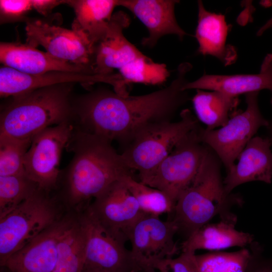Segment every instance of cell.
<instances>
[{
	"label": "cell",
	"instance_id": "6da1fadb",
	"mask_svg": "<svg viewBox=\"0 0 272 272\" xmlns=\"http://www.w3.org/2000/svg\"><path fill=\"white\" fill-rule=\"evenodd\" d=\"M191 63H180L174 79L166 87L139 96H122L100 88L82 97L73 106L77 128L122 146L138 131L150 124L172 121L177 111L191 98L183 87Z\"/></svg>",
	"mask_w": 272,
	"mask_h": 272
},
{
	"label": "cell",
	"instance_id": "7a4b0ae2",
	"mask_svg": "<svg viewBox=\"0 0 272 272\" xmlns=\"http://www.w3.org/2000/svg\"><path fill=\"white\" fill-rule=\"evenodd\" d=\"M66 148L74 153L61 172V198L69 208L80 213L114 182L132 171L125 165L112 142L75 127Z\"/></svg>",
	"mask_w": 272,
	"mask_h": 272
},
{
	"label": "cell",
	"instance_id": "3957f363",
	"mask_svg": "<svg viewBox=\"0 0 272 272\" xmlns=\"http://www.w3.org/2000/svg\"><path fill=\"white\" fill-rule=\"evenodd\" d=\"M222 164L209 148L195 177L175 203L172 220L185 239L217 215L221 219L236 217L231 209L241 205L242 199L237 194L226 191Z\"/></svg>",
	"mask_w": 272,
	"mask_h": 272
},
{
	"label": "cell",
	"instance_id": "277c9868",
	"mask_svg": "<svg viewBox=\"0 0 272 272\" xmlns=\"http://www.w3.org/2000/svg\"><path fill=\"white\" fill-rule=\"evenodd\" d=\"M67 84L40 88L13 97L0 115V134L33 139L43 130L73 121Z\"/></svg>",
	"mask_w": 272,
	"mask_h": 272
},
{
	"label": "cell",
	"instance_id": "5b68a950",
	"mask_svg": "<svg viewBox=\"0 0 272 272\" xmlns=\"http://www.w3.org/2000/svg\"><path fill=\"white\" fill-rule=\"evenodd\" d=\"M180 117L175 122L163 121L147 125L121 146L119 153L124 162L132 171L138 172L139 179L152 171L184 137L199 124L189 109H182Z\"/></svg>",
	"mask_w": 272,
	"mask_h": 272
},
{
	"label": "cell",
	"instance_id": "8992f818",
	"mask_svg": "<svg viewBox=\"0 0 272 272\" xmlns=\"http://www.w3.org/2000/svg\"><path fill=\"white\" fill-rule=\"evenodd\" d=\"M62 216L58 201L38 189L0 218V265Z\"/></svg>",
	"mask_w": 272,
	"mask_h": 272
},
{
	"label": "cell",
	"instance_id": "52a82bcc",
	"mask_svg": "<svg viewBox=\"0 0 272 272\" xmlns=\"http://www.w3.org/2000/svg\"><path fill=\"white\" fill-rule=\"evenodd\" d=\"M200 126L188 132L152 171L140 179L165 193L175 205L195 177L209 148L200 140Z\"/></svg>",
	"mask_w": 272,
	"mask_h": 272
},
{
	"label": "cell",
	"instance_id": "ba28073f",
	"mask_svg": "<svg viewBox=\"0 0 272 272\" xmlns=\"http://www.w3.org/2000/svg\"><path fill=\"white\" fill-rule=\"evenodd\" d=\"M258 94V92L245 94L246 109L236 111L223 126L212 130L199 127L200 140L216 154L226 171L258 129L268 125L259 108Z\"/></svg>",
	"mask_w": 272,
	"mask_h": 272
},
{
	"label": "cell",
	"instance_id": "9c48e42d",
	"mask_svg": "<svg viewBox=\"0 0 272 272\" xmlns=\"http://www.w3.org/2000/svg\"><path fill=\"white\" fill-rule=\"evenodd\" d=\"M74 128L73 121L66 122L48 127L33 138L24 166L26 175L39 189L50 193L57 188L61 153L68 145Z\"/></svg>",
	"mask_w": 272,
	"mask_h": 272
},
{
	"label": "cell",
	"instance_id": "30bf717a",
	"mask_svg": "<svg viewBox=\"0 0 272 272\" xmlns=\"http://www.w3.org/2000/svg\"><path fill=\"white\" fill-rule=\"evenodd\" d=\"M78 215L85 236L83 269L100 272H142L143 268L135 260L130 250L101 226L88 207Z\"/></svg>",
	"mask_w": 272,
	"mask_h": 272
},
{
	"label": "cell",
	"instance_id": "8fae6325",
	"mask_svg": "<svg viewBox=\"0 0 272 272\" xmlns=\"http://www.w3.org/2000/svg\"><path fill=\"white\" fill-rule=\"evenodd\" d=\"M28 44L43 47L53 56L90 69L93 74L96 46L81 32L40 19L26 21Z\"/></svg>",
	"mask_w": 272,
	"mask_h": 272
},
{
	"label": "cell",
	"instance_id": "7c38bea8",
	"mask_svg": "<svg viewBox=\"0 0 272 272\" xmlns=\"http://www.w3.org/2000/svg\"><path fill=\"white\" fill-rule=\"evenodd\" d=\"M88 207L101 226L123 244L129 241L135 224L146 215L122 178L111 184Z\"/></svg>",
	"mask_w": 272,
	"mask_h": 272
},
{
	"label": "cell",
	"instance_id": "4fadbf2b",
	"mask_svg": "<svg viewBox=\"0 0 272 272\" xmlns=\"http://www.w3.org/2000/svg\"><path fill=\"white\" fill-rule=\"evenodd\" d=\"M177 233L178 228L172 220L164 221L146 214L138 221L129 235L130 250L143 270L178 253L180 248L174 240Z\"/></svg>",
	"mask_w": 272,
	"mask_h": 272
},
{
	"label": "cell",
	"instance_id": "5bb4252c",
	"mask_svg": "<svg viewBox=\"0 0 272 272\" xmlns=\"http://www.w3.org/2000/svg\"><path fill=\"white\" fill-rule=\"evenodd\" d=\"M76 214L70 213L62 215L32 241L10 256L3 266L11 272H54L59 241Z\"/></svg>",
	"mask_w": 272,
	"mask_h": 272
},
{
	"label": "cell",
	"instance_id": "9a60e30c",
	"mask_svg": "<svg viewBox=\"0 0 272 272\" xmlns=\"http://www.w3.org/2000/svg\"><path fill=\"white\" fill-rule=\"evenodd\" d=\"M129 24L124 12L113 14L106 35L96 46L93 74H112L145 55L124 35L123 30Z\"/></svg>",
	"mask_w": 272,
	"mask_h": 272
},
{
	"label": "cell",
	"instance_id": "2e32d148",
	"mask_svg": "<svg viewBox=\"0 0 272 272\" xmlns=\"http://www.w3.org/2000/svg\"><path fill=\"white\" fill-rule=\"evenodd\" d=\"M175 0H118V6L132 13L146 26L149 35L142 44L154 47L166 35H175L182 40L188 34L178 25L174 14Z\"/></svg>",
	"mask_w": 272,
	"mask_h": 272
},
{
	"label": "cell",
	"instance_id": "e0dca14e",
	"mask_svg": "<svg viewBox=\"0 0 272 272\" xmlns=\"http://www.w3.org/2000/svg\"><path fill=\"white\" fill-rule=\"evenodd\" d=\"M271 143L269 138L254 137L239 154L238 162L228 171L224 179L228 193L236 187L251 181L270 183L272 179Z\"/></svg>",
	"mask_w": 272,
	"mask_h": 272
},
{
	"label": "cell",
	"instance_id": "ac0fdd59",
	"mask_svg": "<svg viewBox=\"0 0 272 272\" xmlns=\"http://www.w3.org/2000/svg\"><path fill=\"white\" fill-rule=\"evenodd\" d=\"M0 60L4 66L29 75L52 72L93 74L92 71L87 67L59 59L27 43L1 42Z\"/></svg>",
	"mask_w": 272,
	"mask_h": 272
},
{
	"label": "cell",
	"instance_id": "d6986e66",
	"mask_svg": "<svg viewBox=\"0 0 272 272\" xmlns=\"http://www.w3.org/2000/svg\"><path fill=\"white\" fill-rule=\"evenodd\" d=\"M183 89L218 91L234 97L251 92H259L263 89L272 92V54H268L265 57L258 74H205L194 81L187 82Z\"/></svg>",
	"mask_w": 272,
	"mask_h": 272
},
{
	"label": "cell",
	"instance_id": "ffe728a7",
	"mask_svg": "<svg viewBox=\"0 0 272 272\" xmlns=\"http://www.w3.org/2000/svg\"><path fill=\"white\" fill-rule=\"evenodd\" d=\"M100 82V76L96 74L52 72L33 75L3 66L0 69V96L13 97L62 84L81 83L92 85Z\"/></svg>",
	"mask_w": 272,
	"mask_h": 272
},
{
	"label": "cell",
	"instance_id": "44dd1931",
	"mask_svg": "<svg viewBox=\"0 0 272 272\" xmlns=\"http://www.w3.org/2000/svg\"><path fill=\"white\" fill-rule=\"evenodd\" d=\"M198 20L195 38L198 43L197 52L211 55L219 59L224 65L233 63L237 58L235 48L226 43L231 26L225 17L208 11L202 1H197Z\"/></svg>",
	"mask_w": 272,
	"mask_h": 272
},
{
	"label": "cell",
	"instance_id": "7402d4cb",
	"mask_svg": "<svg viewBox=\"0 0 272 272\" xmlns=\"http://www.w3.org/2000/svg\"><path fill=\"white\" fill-rule=\"evenodd\" d=\"M237 221V217L221 219L218 223L203 225L185 239L181 244V250L195 253L198 250L219 251L249 246L254 241V237L249 233L236 229Z\"/></svg>",
	"mask_w": 272,
	"mask_h": 272
},
{
	"label": "cell",
	"instance_id": "603a6c76",
	"mask_svg": "<svg viewBox=\"0 0 272 272\" xmlns=\"http://www.w3.org/2000/svg\"><path fill=\"white\" fill-rule=\"evenodd\" d=\"M118 0H70L76 18L72 29L83 33L95 46L105 36Z\"/></svg>",
	"mask_w": 272,
	"mask_h": 272
},
{
	"label": "cell",
	"instance_id": "cb8c5ba5",
	"mask_svg": "<svg viewBox=\"0 0 272 272\" xmlns=\"http://www.w3.org/2000/svg\"><path fill=\"white\" fill-rule=\"evenodd\" d=\"M191 100L197 118L209 130L225 125L236 112L239 104L238 97L218 91L200 89L196 90Z\"/></svg>",
	"mask_w": 272,
	"mask_h": 272
},
{
	"label": "cell",
	"instance_id": "d4e9b609",
	"mask_svg": "<svg viewBox=\"0 0 272 272\" xmlns=\"http://www.w3.org/2000/svg\"><path fill=\"white\" fill-rule=\"evenodd\" d=\"M117 84L114 91L128 95L127 87L131 84L157 85L164 83L170 73L164 63L155 62L145 55L115 72Z\"/></svg>",
	"mask_w": 272,
	"mask_h": 272
},
{
	"label": "cell",
	"instance_id": "484cf974",
	"mask_svg": "<svg viewBox=\"0 0 272 272\" xmlns=\"http://www.w3.org/2000/svg\"><path fill=\"white\" fill-rule=\"evenodd\" d=\"M85 256V236L77 213L59 241L54 272H82Z\"/></svg>",
	"mask_w": 272,
	"mask_h": 272
},
{
	"label": "cell",
	"instance_id": "4316f807",
	"mask_svg": "<svg viewBox=\"0 0 272 272\" xmlns=\"http://www.w3.org/2000/svg\"><path fill=\"white\" fill-rule=\"evenodd\" d=\"M122 180L146 214L159 217L173 212L175 204L162 191L135 180L133 175L125 176Z\"/></svg>",
	"mask_w": 272,
	"mask_h": 272
},
{
	"label": "cell",
	"instance_id": "83f0119b",
	"mask_svg": "<svg viewBox=\"0 0 272 272\" xmlns=\"http://www.w3.org/2000/svg\"><path fill=\"white\" fill-rule=\"evenodd\" d=\"M38 186L26 174L0 176V218L33 195Z\"/></svg>",
	"mask_w": 272,
	"mask_h": 272
},
{
	"label": "cell",
	"instance_id": "f1b7e54d",
	"mask_svg": "<svg viewBox=\"0 0 272 272\" xmlns=\"http://www.w3.org/2000/svg\"><path fill=\"white\" fill-rule=\"evenodd\" d=\"M251 252L249 248L233 252L212 251L196 254L199 272H244Z\"/></svg>",
	"mask_w": 272,
	"mask_h": 272
},
{
	"label": "cell",
	"instance_id": "f546056e",
	"mask_svg": "<svg viewBox=\"0 0 272 272\" xmlns=\"http://www.w3.org/2000/svg\"><path fill=\"white\" fill-rule=\"evenodd\" d=\"M32 139L0 134V176L26 174L24 159Z\"/></svg>",
	"mask_w": 272,
	"mask_h": 272
},
{
	"label": "cell",
	"instance_id": "4dcf8cb0",
	"mask_svg": "<svg viewBox=\"0 0 272 272\" xmlns=\"http://www.w3.org/2000/svg\"><path fill=\"white\" fill-rule=\"evenodd\" d=\"M153 268L159 272H199L196 254L189 251H181L177 257L164 259Z\"/></svg>",
	"mask_w": 272,
	"mask_h": 272
},
{
	"label": "cell",
	"instance_id": "1f68e13d",
	"mask_svg": "<svg viewBox=\"0 0 272 272\" xmlns=\"http://www.w3.org/2000/svg\"><path fill=\"white\" fill-rule=\"evenodd\" d=\"M32 9L31 0H1V22L23 18Z\"/></svg>",
	"mask_w": 272,
	"mask_h": 272
},
{
	"label": "cell",
	"instance_id": "d6a6232c",
	"mask_svg": "<svg viewBox=\"0 0 272 272\" xmlns=\"http://www.w3.org/2000/svg\"><path fill=\"white\" fill-rule=\"evenodd\" d=\"M249 248L251 255L244 272H272V257H264L261 246L255 241Z\"/></svg>",
	"mask_w": 272,
	"mask_h": 272
},
{
	"label": "cell",
	"instance_id": "836d02e7",
	"mask_svg": "<svg viewBox=\"0 0 272 272\" xmlns=\"http://www.w3.org/2000/svg\"><path fill=\"white\" fill-rule=\"evenodd\" d=\"M33 9L40 14L47 16L56 6L66 4V1L62 0H31Z\"/></svg>",
	"mask_w": 272,
	"mask_h": 272
},
{
	"label": "cell",
	"instance_id": "e575fe53",
	"mask_svg": "<svg viewBox=\"0 0 272 272\" xmlns=\"http://www.w3.org/2000/svg\"><path fill=\"white\" fill-rule=\"evenodd\" d=\"M271 28H272V17L259 29L257 32V35H262L265 31Z\"/></svg>",
	"mask_w": 272,
	"mask_h": 272
},
{
	"label": "cell",
	"instance_id": "d590c367",
	"mask_svg": "<svg viewBox=\"0 0 272 272\" xmlns=\"http://www.w3.org/2000/svg\"><path fill=\"white\" fill-rule=\"evenodd\" d=\"M271 104H272V99H271ZM268 128V130L269 131V133H270V138L269 139L271 143V144H272V121L269 122H268V126H267Z\"/></svg>",
	"mask_w": 272,
	"mask_h": 272
},
{
	"label": "cell",
	"instance_id": "8d00e7d4",
	"mask_svg": "<svg viewBox=\"0 0 272 272\" xmlns=\"http://www.w3.org/2000/svg\"><path fill=\"white\" fill-rule=\"evenodd\" d=\"M142 272H159L153 268H147L144 269Z\"/></svg>",
	"mask_w": 272,
	"mask_h": 272
},
{
	"label": "cell",
	"instance_id": "74e56055",
	"mask_svg": "<svg viewBox=\"0 0 272 272\" xmlns=\"http://www.w3.org/2000/svg\"><path fill=\"white\" fill-rule=\"evenodd\" d=\"M1 267H2V269L1 268V272H11L10 270H9L6 267L3 266Z\"/></svg>",
	"mask_w": 272,
	"mask_h": 272
},
{
	"label": "cell",
	"instance_id": "f35d334b",
	"mask_svg": "<svg viewBox=\"0 0 272 272\" xmlns=\"http://www.w3.org/2000/svg\"><path fill=\"white\" fill-rule=\"evenodd\" d=\"M82 272H100L96 270H90V269H83Z\"/></svg>",
	"mask_w": 272,
	"mask_h": 272
}]
</instances>
